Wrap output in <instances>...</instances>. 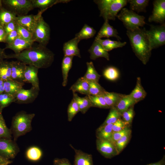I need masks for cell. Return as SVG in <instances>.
Returning a JSON list of instances; mask_svg holds the SVG:
<instances>
[{
  "label": "cell",
  "mask_w": 165,
  "mask_h": 165,
  "mask_svg": "<svg viewBox=\"0 0 165 165\" xmlns=\"http://www.w3.org/2000/svg\"><path fill=\"white\" fill-rule=\"evenodd\" d=\"M14 58L26 65L38 68H46L53 63L54 54L46 46L40 45L25 50L20 53L8 55V58Z\"/></svg>",
  "instance_id": "1"
},
{
  "label": "cell",
  "mask_w": 165,
  "mask_h": 165,
  "mask_svg": "<svg viewBox=\"0 0 165 165\" xmlns=\"http://www.w3.org/2000/svg\"><path fill=\"white\" fill-rule=\"evenodd\" d=\"M146 31L145 28H139L127 31L133 52L144 64L148 61L152 50Z\"/></svg>",
  "instance_id": "2"
},
{
  "label": "cell",
  "mask_w": 165,
  "mask_h": 165,
  "mask_svg": "<svg viewBox=\"0 0 165 165\" xmlns=\"http://www.w3.org/2000/svg\"><path fill=\"white\" fill-rule=\"evenodd\" d=\"M35 115L34 113L28 114L22 111L13 117L10 129L14 141L31 130V123Z\"/></svg>",
  "instance_id": "3"
},
{
  "label": "cell",
  "mask_w": 165,
  "mask_h": 165,
  "mask_svg": "<svg viewBox=\"0 0 165 165\" xmlns=\"http://www.w3.org/2000/svg\"><path fill=\"white\" fill-rule=\"evenodd\" d=\"M94 2L100 11V16L104 20H114L119 11L126 6L127 0H98Z\"/></svg>",
  "instance_id": "4"
},
{
  "label": "cell",
  "mask_w": 165,
  "mask_h": 165,
  "mask_svg": "<svg viewBox=\"0 0 165 165\" xmlns=\"http://www.w3.org/2000/svg\"><path fill=\"white\" fill-rule=\"evenodd\" d=\"M128 30H133L143 27L145 24V17L126 8H123L117 17Z\"/></svg>",
  "instance_id": "5"
},
{
  "label": "cell",
  "mask_w": 165,
  "mask_h": 165,
  "mask_svg": "<svg viewBox=\"0 0 165 165\" xmlns=\"http://www.w3.org/2000/svg\"><path fill=\"white\" fill-rule=\"evenodd\" d=\"M150 45L152 50L165 44V24L160 25H150L149 30H146Z\"/></svg>",
  "instance_id": "6"
},
{
  "label": "cell",
  "mask_w": 165,
  "mask_h": 165,
  "mask_svg": "<svg viewBox=\"0 0 165 165\" xmlns=\"http://www.w3.org/2000/svg\"><path fill=\"white\" fill-rule=\"evenodd\" d=\"M34 42H38L40 45L46 46L50 39V29L41 15L39 17L33 33Z\"/></svg>",
  "instance_id": "7"
},
{
  "label": "cell",
  "mask_w": 165,
  "mask_h": 165,
  "mask_svg": "<svg viewBox=\"0 0 165 165\" xmlns=\"http://www.w3.org/2000/svg\"><path fill=\"white\" fill-rule=\"evenodd\" d=\"M2 4L7 6L15 14L19 16L25 15L34 8L31 0H4Z\"/></svg>",
  "instance_id": "8"
},
{
  "label": "cell",
  "mask_w": 165,
  "mask_h": 165,
  "mask_svg": "<svg viewBox=\"0 0 165 165\" xmlns=\"http://www.w3.org/2000/svg\"><path fill=\"white\" fill-rule=\"evenodd\" d=\"M20 151L15 141L11 139L0 138V156L8 160L14 159Z\"/></svg>",
  "instance_id": "9"
},
{
  "label": "cell",
  "mask_w": 165,
  "mask_h": 165,
  "mask_svg": "<svg viewBox=\"0 0 165 165\" xmlns=\"http://www.w3.org/2000/svg\"><path fill=\"white\" fill-rule=\"evenodd\" d=\"M40 89L32 86L29 89L22 88L14 96L15 103L22 104L33 102L38 96Z\"/></svg>",
  "instance_id": "10"
},
{
  "label": "cell",
  "mask_w": 165,
  "mask_h": 165,
  "mask_svg": "<svg viewBox=\"0 0 165 165\" xmlns=\"http://www.w3.org/2000/svg\"><path fill=\"white\" fill-rule=\"evenodd\" d=\"M96 145L97 150L105 158L111 159L119 154L115 145L109 140L97 138Z\"/></svg>",
  "instance_id": "11"
},
{
  "label": "cell",
  "mask_w": 165,
  "mask_h": 165,
  "mask_svg": "<svg viewBox=\"0 0 165 165\" xmlns=\"http://www.w3.org/2000/svg\"><path fill=\"white\" fill-rule=\"evenodd\" d=\"M153 4V10L148 18V21L163 23L165 20V0H154Z\"/></svg>",
  "instance_id": "12"
},
{
  "label": "cell",
  "mask_w": 165,
  "mask_h": 165,
  "mask_svg": "<svg viewBox=\"0 0 165 165\" xmlns=\"http://www.w3.org/2000/svg\"><path fill=\"white\" fill-rule=\"evenodd\" d=\"M40 12L37 15H24L16 16V21L17 24L24 27L32 34L36 27L38 20L41 15Z\"/></svg>",
  "instance_id": "13"
},
{
  "label": "cell",
  "mask_w": 165,
  "mask_h": 165,
  "mask_svg": "<svg viewBox=\"0 0 165 165\" xmlns=\"http://www.w3.org/2000/svg\"><path fill=\"white\" fill-rule=\"evenodd\" d=\"M11 64V79L18 82L25 83L24 74L26 65L18 61H12Z\"/></svg>",
  "instance_id": "14"
},
{
  "label": "cell",
  "mask_w": 165,
  "mask_h": 165,
  "mask_svg": "<svg viewBox=\"0 0 165 165\" xmlns=\"http://www.w3.org/2000/svg\"><path fill=\"white\" fill-rule=\"evenodd\" d=\"M33 42V41L25 40L18 36L12 42L7 44L5 49H11L15 54H18L32 47Z\"/></svg>",
  "instance_id": "15"
},
{
  "label": "cell",
  "mask_w": 165,
  "mask_h": 165,
  "mask_svg": "<svg viewBox=\"0 0 165 165\" xmlns=\"http://www.w3.org/2000/svg\"><path fill=\"white\" fill-rule=\"evenodd\" d=\"M80 41L75 37L65 42L63 46V51L64 56H77L81 58L78 44Z\"/></svg>",
  "instance_id": "16"
},
{
  "label": "cell",
  "mask_w": 165,
  "mask_h": 165,
  "mask_svg": "<svg viewBox=\"0 0 165 165\" xmlns=\"http://www.w3.org/2000/svg\"><path fill=\"white\" fill-rule=\"evenodd\" d=\"M38 69L32 65H27L24 76L26 82L31 83L32 86L40 89L38 77Z\"/></svg>",
  "instance_id": "17"
},
{
  "label": "cell",
  "mask_w": 165,
  "mask_h": 165,
  "mask_svg": "<svg viewBox=\"0 0 165 165\" xmlns=\"http://www.w3.org/2000/svg\"><path fill=\"white\" fill-rule=\"evenodd\" d=\"M118 34L117 31L109 24L108 20H105V22L98 32L95 39L114 37L119 40H121V38L118 35Z\"/></svg>",
  "instance_id": "18"
},
{
  "label": "cell",
  "mask_w": 165,
  "mask_h": 165,
  "mask_svg": "<svg viewBox=\"0 0 165 165\" xmlns=\"http://www.w3.org/2000/svg\"><path fill=\"white\" fill-rule=\"evenodd\" d=\"M70 146L74 150V165H94L92 156L80 149L75 148L71 144Z\"/></svg>",
  "instance_id": "19"
},
{
  "label": "cell",
  "mask_w": 165,
  "mask_h": 165,
  "mask_svg": "<svg viewBox=\"0 0 165 165\" xmlns=\"http://www.w3.org/2000/svg\"><path fill=\"white\" fill-rule=\"evenodd\" d=\"M88 51L90 55V58L92 60L104 57L108 61L109 60V54L108 52L105 50L101 45L95 39Z\"/></svg>",
  "instance_id": "20"
},
{
  "label": "cell",
  "mask_w": 165,
  "mask_h": 165,
  "mask_svg": "<svg viewBox=\"0 0 165 165\" xmlns=\"http://www.w3.org/2000/svg\"><path fill=\"white\" fill-rule=\"evenodd\" d=\"M146 95V92L142 86L141 78L140 77H138L137 78L136 84L135 88L129 95L136 103L143 100L145 97Z\"/></svg>",
  "instance_id": "21"
},
{
  "label": "cell",
  "mask_w": 165,
  "mask_h": 165,
  "mask_svg": "<svg viewBox=\"0 0 165 165\" xmlns=\"http://www.w3.org/2000/svg\"><path fill=\"white\" fill-rule=\"evenodd\" d=\"M89 82L81 77L71 86L69 90L73 93L78 92L88 95H89Z\"/></svg>",
  "instance_id": "22"
},
{
  "label": "cell",
  "mask_w": 165,
  "mask_h": 165,
  "mask_svg": "<svg viewBox=\"0 0 165 165\" xmlns=\"http://www.w3.org/2000/svg\"><path fill=\"white\" fill-rule=\"evenodd\" d=\"M24 83L12 79L4 81L5 92L15 96L21 89Z\"/></svg>",
  "instance_id": "23"
},
{
  "label": "cell",
  "mask_w": 165,
  "mask_h": 165,
  "mask_svg": "<svg viewBox=\"0 0 165 165\" xmlns=\"http://www.w3.org/2000/svg\"><path fill=\"white\" fill-rule=\"evenodd\" d=\"M43 153L42 150L36 146H32L28 148L25 153L26 159L29 161L36 162L42 158Z\"/></svg>",
  "instance_id": "24"
},
{
  "label": "cell",
  "mask_w": 165,
  "mask_h": 165,
  "mask_svg": "<svg viewBox=\"0 0 165 165\" xmlns=\"http://www.w3.org/2000/svg\"><path fill=\"white\" fill-rule=\"evenodd\" d=\"M73 57L64 56L61 64V69L63 77V86H65L67 84L68 74L72 68Z\"/></svg>",
  "instance_id": "25"
},
{
  "label": "cell",
  "mask_w": 165,
  "mask_h": 165,
  "mask_svg": "<svg viewBox=\"0 0 165 165\" xmlns=\"http://www.w3.org/2000/svg\"><path fill=\"white\" fill-rule=\"evenodd\" d=\"M123 94L105 91L102 94L105 102L109 108L115 107Z\"/></svg>",
  "instance_id": "26"
},
{
  "label": "cell",
  "mask_w": 165,
  "mask_h": 165,
  "mask_svg": "<svg viewBox=\"0 0 165 165\" xmlns=\"http://www.w3.org/2000/svg\"><path fill=\"white\" fill-rule=\"evenodd\" d=\"M86 72L82 78L88 82H98L101 75L96 71L92 61L86 62Z\"/></svg>",
  "instance_id": "27"
},
{
  "label": "cell",
  "mask_w": 165,
  "mask_h": 165,
  "mask_svg": "<svg viewBox=\"0 0 165 165\" xmlns=\"http://www.w3.org/2000/svg\"><path fill=\"white\" fill-rule=\"evenodd\" d=\"M112 125V124L101 125L96 131L97 138L109 141L113 132Z\"/></svg>",
  "instance_id": "28"
},
{
  "label": "cell",
  "mask_w": 165,
  "mask_h": 165,
  "mask_svg": "<svg viewBox=\"0 0 165 165\" xmlns=\"http://www.w3.org/2000/svg\"><path fill=\"white\" fill-rule=\"evenodd\" d=\"M95 39L101 45L105 50L108 52L114 49L122 47L127 43L126 42H121L119 41L112 40L109 39Z\"/></svg>",
  "instance_id": "29"
},
{
  "label": "cell",
  "mask_w": 165,
  "mask_h": 165,
  "mask_svg": "<svg viewBox=\"0 0 165 165\" xmlns=\"http://www.w3.org/2000/svg\"><path fill=\"white\" fill-rule=\"evenodd\" d=\"M74 99L77 103L80 112L82 114L85 113L88 110L92 107L90 100L87 95L84 97H79L77 94L73 93Z\"/></svg>",
  "instance_id": "30"
},
{
  "label": "cell",
  "mask_w": 165,
  "mask_h": 165,
  "mask_svg": "<svg viewBox=\"0 0 165 165\" xmlns=\"http://www.w3.org/2000/svg\"><path fill=\"white\" fill-rule=\"evenodd\" d=\"M135 104L129 95H124L115 107L122 114Z\"/></svg>",
  "instance_id": "31"
},
{
  "label": "cell",
  "mask_w": 165,
  "mask_h": 165,
  "mask_svg": "<svg viewBox=\"0 0 165 165\" xmlns=\"http://www.w3.org/2000/svg\"><path fill=\"white\" fill-rule=\"evenodd\" d=\"M33 8H39L41 11L58 2L67 3L70 0H31Z\"/></svg>",
  "instance_id": "32"
},
{
  "label": "cell",
  "mask_w": 165,
  "mask_h": 165,
  "mask_svg": "<svg viewBox=\"0 0 165 165\" xmlns=\"http://www.w3.org/2000/svg\"><path fill=\"white\" fill-rule=\"evenodd\" d=\"M11 62L3 61L0 63V79L3 81L11 79Z\"/></svg>",
  "instance_id": "33"
},
{
  "label": "cell",
  "mask_w": 165,
  "mask_h": 165,
  "mask_svg": "<svg viewBox=\"0 0 165 165\" xmlns=\"http://www.w3.org/2000/svg\"><path fill=\"white\" fill-rule=\"evenodd\" d=\"M96 33V31L94 28L85 24L79 32L75 35V37L80 41L93 37Z\"/></svg>",
  "instance_id": "34"
},
{
  "label": "cell",
  "mask_w": 165,
  "mask_h": 165,
  "mask_svg": "<svg viewBox=\"0 0 165 165\" xmlns=\"http://www.w3.org/2000/svg\"><path fill=\"white\" fill-rule=\"evenodd\" d=\"M16 16L12 11L2 8L0 9V22L2 27L14 20Z\"/></svg>",
  "instance_id": "35"
},
{
  "label": "cell",
  "mask_w": 165,
  "mask_h": 165,
  "mask_svg": "<svg viewBox=\"0 0 165 165\" xmlns=\"http://www.w3.org/2000/svg\"><path fill=\"white\" fill-rule=\"evenodd\" d=\"M148 0H129L128 2L130 4L131 10L138 12L145 11V9L148 6Z\"/></svg>",
  "instance_id": "36"
},
{
  "label": "cell",
  "mask_w": 165,
  "mask_h": 165,
  "mask_svg": "<svg viewBox=\"0 0 165 165\" xmlns=\"http://www.w3.org/2000/svg\"><path fill=\"white\" fill-rule=\"evenodd\" d=\"M2 109H0V138L12 139V134L10 129L6 125L2 114Z\"/></svg>",
  "instance_id": "37"
},
{
  "label": "cell",
  "mask_w": 165,
  "mask_h": 165,
  "mask_svg": "<svg viewBox=\"0 0 165 165\" xmlns=\"http://www.w3.org/2000/svg\"><path fill=\"white\" fill-rule=\"evenodd\" d=\"M90 100L92 107L102 108H108L102 95H87Z\"/></svg>",
  "instance_id": "38"
},
{
  "label": "cell",
  "mask_w": 165,
  "mask_h": 165,
  "mask_svg": "<svg viewBox=\"0 0 165 165\" xmlns=\"http://www.w3.org/2000/svg\"><path fill=\"white\" fill-rule=\"evenodd\" d=\"M109 114L105 120L101 125L109 124H113L119 119L120 118L121 114L115 107L110 108Z\"/></svg>",
  "instance_id": "39"
},
{
  "label": "cell",
  "mask_w": 165,
  "mask_h": 165,
  "mask_svg": "<svg viewBox=\"0 0 165 165\" xmlns=\"http://www.w3.org/2000/svg\"><path fill=\"white\" fill-rule=\"evenodd\" d=\"M15 102L14 96L5 92L0 94V109L2 110Z\"/></svg>",
  "instance_id": "40"
},
{
  "label": "cell",
  "mask_w": 165,
  "mask_h": 165,
  "mask_svg": "<svg viewBox=\"0 0 165 165\" xmlns=\"http://www.w3.org/2000/svg\"><path fill=\"white\" fill-rule=\"evenodd\" d=\"M89 84V95L93 96L101 95L106 90L98 82H88Z\"/></svg>",
  "instance_id": "41"
},
{
  "label": "cell",
  "mask_w": 165,
  "mask_h": 165,
  "mask_svg": "<svg viewBox=\"0 0 165 165\" xmlns=\"http://www.w3.org/2000/svg\"><path fill=\"white\" fill-rule=\"evenodd\" d=\"M79 112V109L78 105L76 101L73 98L68 108V121L71 122Z\"/></svg>",
  "instance_id": "42"
},
{
  "label": "cell",
  "mask_w": 165,
  "mask_h": 165,
  "mask_svg": "<svg viewBox=\"0 0 165 165\" xmlns=\"http://www.w3.org/2000/svg\"><path fill=\"white\" fill-rule=\"evenodd\" d=\"M103 75L107 79L111 81H114L118 79L119 76V73L118 70L116 68L110 67L104 70Z\"/></svg>",
  "instance_id": "43"
},
{
  "label": "cell",
  "mask_w": 165,
  "mask_h": 165,
  "mask_svg": "<svg viewBox=\"0 0 165 165\" xmlns=\"http://www.w3.org/2000/svg\"><path fill=\"white\" fill-rule=\"evenodd\" d=\"M131 133H128L118 140L115 145L119 154L123 150L129 142L131 137Z\"/></svg>",
  "instance_id": "44"
},
{
  "label": "cell",
  "mask_w": 165,
  "mask_h": 165,
  "mask_svg": "<svg viewBox=\"0 0 165 165\" xmlns=\"http://www.w3.org/2000/svg\"><path fill=\"white\" fill-rule=\"evenodd\" d=\"M16 30L19 36L25 40L34 42L33 34L25 28L17 24Z\"/></svg>",
  "instance_id": "45"
},
{
  "label": "cell",
  "mask_w": 165,
  "mask_h": 165,
  "mask_svg": "<svg viewBox=\"0 0 165 165\" xmlns=\"http://www.w3.org/2000/svg\"><path fill=\"white\" fill-rule=\"evenodd\" d=\"M131 132V130L128 127L119 131L113 132L109 141L115 145L116 142L122 137Z\"/></svg>",
  "instance_id": "46"
},
{
  "label": "cell",
  "mask_w": 165,
  "mask_h": 165,
  "mask_svg": "<svg viewBox=\"0 0 165 165\" xmlns=\"http://www.w3.org/2000/svg\"><path fill=\"white\" fill-rule=\"evenodd\" d=\"M133 106L130 107L121 114L122 120L128 125L132 122L134 116Z\"/></svg>",
  "instance_id": "47"
},
{
  "label": "cell",
  "mask_w": 165,
  "mask_h": 165,
  "mask_svg": "<svg viewBox=\"0 0 165 165\" xmlns=\"http://www.w3.org/2000/svg\"><path fill=\"white\" fill-rule=\"evenodd\" d=\"M128 125V124L120 118L113 124L112 131L118 132L121 131L127 127Z\"/></svg>",
  "instance_id": "48"
},
{
  "label": "cell",
  "mask_w": 165,
  "mask_h": 165,
  "mask_svg": "<svg viewBox=\"0 0 165 165\" xmlns=\"http://www.w3.org/2000/svg\"><path fill=\"white\" fill-rule=\"evenodd\" d=\"M17 24L16 20L13 21L3 27L6 34L16 30Z\"/></svg>",
  "instance_id": "49"
},
{
  "label": "cell",
  "mask_w": 165,
  "mask_h": 165,
  "mask_svg": "<svg viewBox=\"0 0 165 165\" xmlns=\"http://www.w3.org/2000/svg\"><path fill=\"white\" fill-rule=\"evenodd\" d=\"M18 35L16 30L9 33L6 35L5 43L9 44L14 41L18 37Z\"/></svg>",
  "instance_id": "50"
},
{
  "label": "cell",
  "mask_w": 165,
  "mask_h": 165,
  "mask_svg": "<svg viewBox=\"0 0 165 165\" xmlns=\"http://www.w3.org/2000/svg\"><path fill=\"white\" fill-rule=\"evenodd\" d=\"M53 165H72L69 160L65 158L54 159Z\"/></svg>",
  "instance_id": "51"
},
{
  "label": "cell",
  "mask_w": 165,
  "mask_h": 165,
  "mask_svg": "<svg viewBox=\"0 0 165 165\" xmlns=\"http://www.w3.org/2000/svg\"><path fill=\"white\" fill-rule=\"evenodd\" d=\"M6 34L2 27H0V42H5Z\"/></svg>",
  "instance_id": "52"
},
{
  "label": "cell",
  "mask_w": 165,
  "mask_h": 165,
  "mask_svg": "<svg viewBox=\"0 0 165 165\" xmlns=\"http://www.w3.org/2000/svg\"><path fill=\"white\" fill-rule=\"evenodd\" d=\"M12 162V161L7 160L0 156V165H8Z\"/></svg>",
  "instance_id": "53"
},
{
  "label": "cell",
  "mask_w": 165,
  "mask_h": 165,
  "mask_svg": "<svg viewBox=\"0 0 165 165\" xmlns=\"http://www.w3.org/2000/svg\"><path fill=\"white\" fill-rule=\"evenodd\" d=\"M5 49H2L0 47V63L6 58H8V55L5 53Z\"/></svg>",
  "instance_id": "54"
},
{
  "label": "cell",
  "mask_w": 165,
  "mask_h": 165,
  "mask_svg": "<svg viewBox=\"0 0 165 165\" xmlns=\"http://www.w3.org/2000/svg\"><path fill=\"white\" fill-rule=\"evenodd\" d=\"M146 165H165L164 157L162 160L157 162L151 163Z\"/></svg>",
  "instance_id": "55"
},
{
  "label": "cell",
  "mask_w": 165,
  "mask_h": 165,
  "mask_svg": "<svg viewBox=\"0 0 165 165\" xmlns=\"http://www.w3.org/2000/svg\"><path fill=\"white\" fill-rule=\"evenodd\" d=\"M5 92L4 81L0 79V94Z\"/></svg>",
  "instance_id": "56"
},
{
  "label": "cell",
  "mask_w": 165,
  "mask_h": 165,
  "mask_svg": "<svg viewBox=\"0 0 165 165\" xmlns=\"http://www.w3.org/2000/svg\"><path fill=\"white\" fill-rule=\"evenodd\" d=\"M2 0H0V9L2 8Z\"/></svg>",
  "instance_id": "57"
},
{
  "label": "cell",
  "mask_w": 165,
  "mask_h": 165,
  "mask_svg": "<svg viewBox=\"0 0 165 165\" xmlns=\"http://www.w3.org/2000/svg\"><path fill=\"white\" fill-rule=\"evenodd\" d=\"M2 27V25L1 24V23L0 22V27Z\"/></svg>",
  "instance_id": "58"
}]
</instances>
